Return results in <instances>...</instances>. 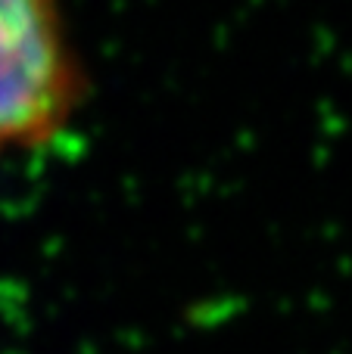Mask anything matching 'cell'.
Here are the masks:
<instances>
[{
  "label": "cell",
  "mask_w": 352,
  "mask_h": 354,
  "mask_svg": "<svg viewBox=\"0 0 352 354\" xmlns=\"http://www.w3.org/2000/svg\"><path fill=\"white\" fill-rule=\"evenodd\" d=\"M78 100L60 0H0V153L50 143Z\"/></svg>",
  "instance_id": "1"
}]
</instances>
